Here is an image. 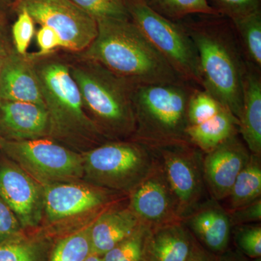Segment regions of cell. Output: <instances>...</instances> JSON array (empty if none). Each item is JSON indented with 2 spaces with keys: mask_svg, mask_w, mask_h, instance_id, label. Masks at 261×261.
Masks as SVG:
<instances>
[{
  "mask_svg": "<svg viewBox=\"0 0 261 261\" xmlns=\"http://www.w3.org/2000/svg\"><path fill=\"white\" fill-rule=\"evenodd\" d=\"M230 20L246 61L261 69V10Z\"/></svg>",
  "mask_w": 261,
  "mask_h": 261,
  "instance_id": "cb8c5ba5",
  "label": "cell"
},
{
  "mask_svg": "<svg viewBox=\"0 0 261 261\" xmlns=\"http://www.w3.org/2000/svg\"><path fill=\"white\" fill-rule=\"evenodd\" d=\"M221 16L231 19L260 10L261 0H207Z\"/></svg>",
  "mask_w": 261,
  "mask_h": 261,
  "instance_id": "4dcf8cb0",
  "label": "cell"
},
{
  "mask_svg": "<svg viewBox=\"0 0 261 261\" xmlns=\"http://www.w3.org/2000/svg\"><path fill=\"white\" fill-rule=\"evenodd\" d=\"M15 1H18V0H14V2H15Z\"/></svg>",
  "mask_w": 261,
  "mask_h": 261,
  "instance_id": "b9f144b4",
  "label": "cell"
},
{
  "mask_svg": "<svg viewBox=\"0 0 261 261\" xmlns=\"http://www.w3.org/2000/svg\"><path fill=\"white\" fill-rule=\"evenodd\" d=\"M33 53L36 70L49 114V138L83 153L108 142L84 111L78 86L70 75L64 53Z\"/></svg>",
  "mask_w": 261,
  "mask_h": 261,
  "instance_id": "3957f363",
  "label": "cell"
},
{
  "mask_svg": "<svg viewBox=\"0 0 261 261\" xmlns=\"http://www.w3.org/2000/svg\"><path fill=\"white\" fill-rule=\"evenodd\" d=\"M12 8L27 10L35 23L53 29L68 53H83L97 37V20L70 0H18Z\"/></svg>",
  "mask_w": 261,
  "mask_h": 261,
  "instance_id": "30bf717a",
  "label": "cell"
},
{
  "mask_svg": "<svg viewBox=\"0 0 261 261\" xmlns=\"http://www.w3.org/2000/svg\"><path fill=\"white\" fill-rule=\"evenodd\" d=\"M239 134V121L219 101L195 87L187 111V135L204 153Z\"/></svg>",
  "mask_w": 261,
  "mask_h": 261,
  "instance_id": "8fae6325",
  "label": "cell"
},
{
  "mask_svg": "<svg viewBox=\"0 0 261 261\" xmlns=\"http://www.w3.org/2000/svg\"><path fill=\"white\" fill-rule=\"evenodd\" d=\"M96 20L102 18L130 19L125 0H70Z\"/></svg>",
  "mask_w": 261,
  "mask_h": 261,
  "instance_id": "83f0119b",
  "label": "cell"
},
{
  "mask_svg": "<svg viewBox=\"0 0 261 261\" xmlns=\"http://www.w3.org/2000/svg\"><path fill=\"white\" fill-rule=\"evenodd\" d=\"M84 111L108 140H130L136 122L134 86L80 53L65 51Z\"/></svg>",
  "mask_w": 261,
  "mask_h": 261,
  "instance_id": "277c9868",
  "label": "cell"
},
{
  "mask_svg": "<svg viewBox=\"0 0 261 261\" xmlns=\"http://www.w3.org/2000/svg\"><path fill=\"white\" fill-rule=\"evenodd\" d=\"M84 261H103L102 256L92 253Z\"/></svg>",
  "mask_w": 261,
  "mask_h": 261,
  "instance_id": "f35d334b",
  "label": "cell"
},
{
  "mask_svg": "<svg viewBox=\"0 0 261 261\" xmlns=\"http://www.w3.org/2000/svg\"><path fill=\"white\" fill-rule=\"evenodd\" d=\"M0 150L42 186L84 178L82 153L49 137L25 141L1 139Z\"/></svg>",
  "mask_w": 261,
  "mask_h": 261,
  "instance_id": "ba28073f",
  "label": "cell"
},
{
  "mask_svg": "<svg viewBox=\"0 0 261 261\" xmlns=\"http://www.w3.org/2000/svg\"><path fill=\"white\" fill-rule=\"evenodd\" d=\"M24 232L14 213L0 197V244L18 238Z\"/></svg>",
  "mask_w": 261,
  "mask_h": 261,
  "instance_id": "1f68e13d",
  "label": "cell"
},
{
  "mask_svg": "<svg viewBox=\"0 0 261 261\" xmlns=\"http://www.w3.org/2000/svg\"><path fill=\"white\" fill-rule=\"evenodd\" d=\"M0 144H1V138H0Z\"/></svg>",
  "mask_w": 261,
  "mask_h": 261,
  "instance_id": "60d3db41",
  "label": "cell"
},
{
  "mask_svg": "<svg viewBox=\"0 0 261 261\" xmlns=\"http://www.w3.org/2000/svg\"><path fill=\"white\" fill-rule=\"evenodd\" d=\"M182 222L207 250L221 255L230 247L232 225L228 213L219 201L209 197Z\"/></svg>",
  "mask_w": 261,
  "mask_h": 261,
  "instance_id": "e0dca14e",
  "label": "cell"
},
{
  "mask_svg": "<svg viewBox=\"0 0 261 261\" xmlns=\"http://www.w3.org/2000/svg\"><path fill=\"white\" fill-rule=\"evenodd\" d=\"M46 235L27 236L0 244V261H47L51 249Z\"/></svg>",
  "mask_w": 261,
  "mask_h": 261,
  "instance_id": "603a6c76",
  "label": "cell"
},
{
  "mask_svg": "<svg viewBox=\"0 0 261 261\" xmlns=\"http://www.w3.org/2000/svg\"><path fill=\"white\" fill-rule=\"evenodd\" d=\"M239 135L252 154L261 155L260 69L247 61Z\"/></svg>",
  "mask_w": 261,
  "mask_h": 261,
  "instance_id": "ffe728a7",
  "label": "cell"
},
{
  "mask_svg": "<svg viewBox=\"0 0 261 261\" xmlns=\"http://www.w3.org/2000/svg\"><path fill=\"white\" fill-rule=\"evenodd\" d=\"M231 235L237 249L248 258L261 257L260 223L233 226Z\"/></svg>",
  "mask_w": 261,
  "mask_h": 261,
  "instance_id": "f1b7e54d",
  "label": "cell"
},
{
  "mask_svg": "<svg viewBox=\"0 0 261 261\" xmlns=\"http://www.w3.org/2000/svg\"><path fill=\"white\" fill-rule=\"evenodd\" d=\"M82 154L86 181L126 195L157 161L150 147L132 140L108 141Z\"/></svg>",
  "mask_w": 261,
  "mask_h": 261,
  "instance_id": "8992f818",
  "label": "cell"
},
{
  "mask_svg": "<svg viewBox=\"0 0 261 261\" xmlns=\"http://www.w3.org/2000/svg\"><path fill=\"white\" fill-rule=\"evenodd\" d=\"M13 47L11 34L8 27V16L0 15V70L5 57Z\"/></svg>",
  "mask_w": 261,
  "mask_h": 261,
  "instance_id": "e575fe53",
  "label": "cell"
},
{
  "mask_svg": "<svg viewBox=\"0 0 261 261\" xmlns=\"http://www.w3.org/2000/svg\"><path fill=\"white\" fill-rule=\"evenodd\" d=\"M44 212L50 223L103 211L121 200L123 194L89 184L73 181L44 185Z\"/></svg>",
  "mask_w": 261,
  "mask_h": 261,
  "instance_id": "7c38bea8",
  "label": "cell"
},
{
  "mask_svg": "<svg viewBox=\"0 0 261 261\" xmlns=\"http://www.w3.org/2000/svg\"><path fill=\"white\" fill-rule=\"evenodd\" d=\"M16 20L10 29L12 42L15 50L20 55L28 53V48L35 34V22L27 10H15Z\"/></svg>",
  "mask_w": 261,
  "mask_h": 261,
  "instance_id": "f546056e",
  "label": "cell"
},
{
  "mask_svg": "<svg viewBox=\"0 0 261 261\" xmlns=\"http://www.w3.org/2000/svg\"><path fill=\"white\" fill-rule=\"evenodd\" d=\"M90 223L66 235L51 247L47 261H84L92 253Z\"/></svg>",
  "mask_w": 261,
  "mask_h": 261,
  "instance_id": "484cf974",
  "label": "cell"
},
{
  "mask_svg": "<svg viewBox=\"0 0 261 261\" xmlns=\"http://www.w3.org/2000/svg\"><path fill=\"white\" fill-rule=\"evenodd\" d=\"M261 198V155L251 153L248 162L239 173L228 195V208L233 210Z\"/></svg>",
  "mask_w": 261,
  "mask_h": 261,
  "instance_id": "7402d4cb",
  "label": "cell"
},
{
  "mask_svg": "<svg viewBox=\"0 0 261 261\" xmlns=\"http://www.w3.org/2000/svg\"><path fill=\"white\" fill-rule=\"evenodd\" d=\"M14 0H0V14L8 15L10 9L13 10Z\"/></svg>",
  "mask_w": 261,
  "mask_h": 261,
  "instance_id": "74e56055",
  "label": "cell"
},
{
  "mask_svg": "<svg viewBox=\"0 0 261 261\" xmlns=\"http://www.w3.org/2000/svg\"><path fill=\"white\" fill-rule=\"evenodd\" d=\"M120 202L100 213L91 224L92 253L102 256L142 226L135 213Z\"/></svg>",
  "mask_w": 261,
  "mask_h": 261,
  "instance_id": "d6986e66",
  "label": "cell"
},
{
  "mask_svg": "<svg viewBox=\"0 0 261 261\" xmlns=\"http://www.w3.org/2000/svg\"><path fill=\"white\" fill-rule=\"evenodd\" d=\"M0 99L44 105L33 53L20 55L15 48L0 70Z\"/></svg>",
  "mask_w": 261,
  "mask_h": 261,
  "instance_id": "ac0fdd59",
  "label": "cell"
},
{
  "mask_svg": "<svg viewBox=\"0 0 261 261\" xmlns=\"http://www.w3.org/2000/svg\"><path fill=\"white\" fill-rule=\"evenodd\" d=\"M37 42L39 56H46L61 49L62 43L59 36L53 29L47 25H41L37 33Z\"/></svg>",
  "mask_w": 261,
  "mask_h": 261,
  "instance_id": "836d02e7",
  "label": "cell"
},
{
  "mask_svg": "<svg viewBox=\"0 0 261 261\" xmlns=\"http://www.w3.org/2000/svg\"><path fill=\"white\" fill-rule=\"evenodd\" d=\"M185 261H221L220 255L207 250L196 240L191 253Z\"/></svg>",
  "mask_w": 261,
  "mask_h": 261,
  "instance_id": "d590c367",
  "label": "cell"
},
{
  "mask_svg": "<svg viewBox=\"0 0 261 261\" xmlns=\"http://www.w3.org/2000/svg\"><path fill=\"white\" fill-rule=\"evenodd\" d=\"M202 16L195 21L180 22L197 49L202 89L227 108L239 121L247 61L243 58L231 20L229 23L221 15Z\"/></svg>",
  "mask_w": 261,
  "mask_h": 261,
  "instance_id": "7a4b0ae2",
  "label": "cell"
},
{
  "mask_svg": "<svg viewBox=\"0 0 261 261\" xmlns=\"http://www.w3.org/2000/svg\"><path fill=\"white\" fill-rule=\"evenodd\" d=\"M97 34L80 53L133 86L185 82L130 19L97 20Z\"/></svg>",
  "mask_w": 261,
  "mask_h": 261,
  "instance_id": "6da1fadb",
  "label": "cell"
},
{
  "mask_svg": "<svg viewBox=\"0 0 261 261\" xmlns=\"http://www.w3.org/2000/svg\"><path fill=\"white\" fill-rule=\"evenodd\" d=\"M147 6L164 18L180 22L191 15L219 16L207 0H142Z\"/></svg>",
  "mask_w": 261,
  "mask_h": 261,
  "instance_id": "d4e9b609",
  "label": "cell"
},
{
  "mask_svg": "<svg viewBox=\"0 0 261 261\" xmlns=\"http://www.w3.org/2000/svg\"><path fill=\"white\" fill-rule=\"evenodd\" d=\"M149 147L162 166L182 221L210 197L204 179V152L191 142Z\"/></svg>",
  "mask_w": 261,
  "mask_h": 261,
  "instance_id": "9c48e42d",
  "label": "cell"
},
{
  "mask_svg": "<svg viewBox=\"0 0 261 261\" xmlns=\"http://www.w3.org/2000/svg\"><path fill=\"white\" fill-rule=\"evenodd\" d=\"M250 261H261V257H256V258L250 259Z\"/></svg>",
  "mask_w": 261,
  "mask_h": 261,
  "instance_id": "ab89813d",
  "label": "cell"
},
{
  "mask_svg": "<svg viewBox=\"0 0 261 261\" xmlns=\"http://www.w3.org/2000/svg\"><path fill=\"white\" fill-rule=\"evenodd\" d=\"M196 239L182 221L149 228L145 261H185Z\"/></svg>",
  "mask_w": 261,
  "mask_h": 261,
  "instance_id": "44dd1931",
  "label": "cell"
},
{
  "mask_svg": "<svg viewBox=\"0 0 261 261\" xmlns=\"http://www.w3.org/2000/svg\"><path fill=\"white\" fill-rule=\"evenodd\" d=\"M233 226L239 225L255 224L261 221V198L248 205L242 206L233 210H227Z\"/></svg>",
  "mask_w": 261,
  "mask_h": 261,
  "instance_id": "d6a6232c",
  "label": "cell"
},
{
  "mask_svg": "<svg viewBox=\"0 0 261 261\" xmlns=\"http://www.w3.org/2000/svg\"><path fill=\"white\" fill-rule=\"evenodd\" d=\"M0 197L24 231L40 224L44 214V187L8 158L0 161Z\"/></svg>",
  "mask_w": 261,
  "mask_h": 261,
  "instance_id": "4fadbf2b",
  "label": "cell"
},
{
  "mask_svg": "<svg viewBox=\"0 0 261 261\" xmlns=\"http://www.w3.org/2000/svg\"><path fill=\"white\" fill-rule=\"evenodd\" d=\"M195 87L185 82L134 86L136 127L130 140L148 147L190 142L187 111Z\"/></svg>",
  "mask_w": 261,
  "mask_h": 261,
  "instance_id": "5b68a950",
  "label": "cell"
},
{
  "mask_svg": "<svg viewBox=\"0 0 261 261\" xmlns=\"http://www.w3.org/2000/svg\"><path fill=\"white\" fill-rule=\"evenodd\" d=\"M251 152L239 134L228 137L204 153V179L211 198H227L239 173L250 159Z\"/></svg>",
  "mask_w": 261,
  "mask_h": 261,
  "instance_id": "9a60e30c",
  "label": "cell"
},
{
  "mask_svg": "<svg viewBox=\"0 0 261 261\" xmlns=\"http://www.w3.org/2000/svg\"><path fill=\"white\" fill-rule=\"evenodd\" d=\"M125 3L130 20L164 57L178 76L202 89L197 49L182 24L155 13L142 0H125Z\"/></svg>",
  "mask_w": 261,
  "mask_h": 261,
  "instance_id": "52a82bcc",
  "label": "cell"
},
{
  "mask_svg": "<svg viewBox=\"0 0 261 261\" xmlns=\"http://www.w3.org/2000/svg\"><path fill=\"white\" fill-rule=\"evenodd\" d=\"M127 197L128 207L149 228L181 221L174 195L158 159L148 174Z\"/></svg>",
  "mask_w": 261,
  "mask_h": 261,
  "instance_id": "5bb4252c",
  "label": "cell"
},
{
  "mask_svg": "<svg viewBox=\"0 0 261 261\" xmlns=\"http://www.w3.org/2000/svg\"><path fill=\"white\" fill-rule=\"evenodd\" d=\"M221 261H250V259L239 251L236 247L228 249L224 253L220 255Z\"/></svg>",
  "mask_w": 261,
  "mask_h": 261,
  "instance_id": "8d00e7d4",
  "label": "cell"
},
{
  "mask_svg": "<svg viewBox=\"0 0 261 261\" xmlns=\"http://www.w3.org/2000/svg\"><path fill=\"white\" fill-rule=\"evenodd\" d=\"M49 114L44 105L0 99V138L8 141L49 137Z\"/></svg>",
  "mask_w": 261,
  "mask_h": 261,
  "instance_id": "2e32d148",
  "label": "cell"
},
{
  "mask_svg": "<svg viewBox=\"0 0 261 261\" xmlns=\"http://www.w3.org/2000/svg\"><path fill=\"white\" fill-rule=\"evenodd\" d=\"M149 228L142 225L133 234L102 255L103 261H145Z\"/></svg>",
  "mask_w": 261,
  "mask_h": 261,
  "instance_id": "4316f807",
  "label": "cell"
}]
</instances>
